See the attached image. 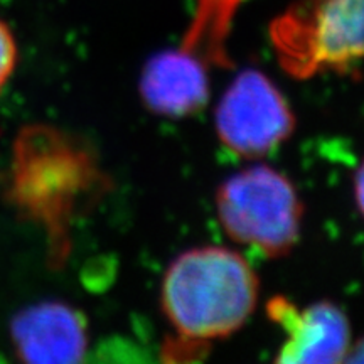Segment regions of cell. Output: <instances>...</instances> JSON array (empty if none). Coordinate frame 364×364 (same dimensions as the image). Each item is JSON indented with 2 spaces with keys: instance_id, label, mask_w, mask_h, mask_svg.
<instances>
[{
  "instance_id": "8992f818",
  "label": "cell",
  "mask_w": 364,
  "mask_h": 364,
  "mask_svg": "<svg viewBox=\"0 0 364 364\" xmlns=\"http://www.w3.org/2000/svg\"><path fill=\"white\" fill-rule=\"evenodd\" d=\"M267 314L287 336L275 363H344L353 346L348 317L329 300L299 309L285 297H275L267 304Z\"/></svg>"
},
{
  "instance_id": "5b68a950",
  "label": "cell",
  "mask_w": 364,
  "mask_h": 364,
  "mask_svg": "<svg viewBox=\"0 0 364 364\" xmlns=\"http://www.w3.org/2000/svg\"><path fill=\"white\" fill-rule=\"evenodd\" d=\"M294 129L295 117L289 102L262 71L240 73L218 105V136L241 157L267 156Z\"/></svg>"
},
{
  "instance_id": "6da1fadb",
  "label": "cell",
  "mask_w": 364,
  "mask_h": 364,
  "mask_svg": "<svg viewBox=\"0 0 364 364\" xmlns=\"http://www.w3.org/2000/svg\"><path fill=\"white\" fill-rule=\"evenodd\" d=\"M110 189V179L93 149L56 127L27 125L17 134L6 176V196L24 216L44 230L53 268L71 253V228Z\"/></svg>"
},
{
  "instance_id": "277c9868",
  "label": "cell",
  "mask_w": 364,
  "mask_h": 364,
  "mask_svg": "<svg viewBox=\"0 0 364 364\" xmlns=\"http://www.w3.org/2000/svg\"><path fill=\"white\" fill-rule=\"evenodd\" d=\"M216 211L226 235L268 258L297 245L304 206L289 177L265 164L228 177L216 193Z\"/></svg>"
},
{
  "instance_id": "3957f363",
  "label": "cell",
  "mask_w": 364,
  "mask_h": 364,
  "mask_svg": "<svg viewBox=\"0 0 364 364\" xmlns=\"http://www.w3.org/2000/svg\"><path fill=\"white\" fill-rule=\"evenodd\" d=\"M272 46L290 76L321 73L359 78L363 0H297L270 26Z\"/></svg>"
},
{
  "instance_id": "52a82bcc",
  "label": "cell",
  "mask_w": 364,
  "mask_h": 364,
  "mask_svg": "<svg viewBox=\"0 0 364 364\" xmlns=\"http://www.w3.org/2000/svg\"><path fill=\"white\" fill-rule=\"evenodd\" d=\"M11 338L19 359L31 364L81 363L88 351L85 316L58 300H46L16 314Z\"/></svg>"
},
{
  "instance_id": "7a4b0ae2",
  "label": "cell",
  "mask_w": 364,
  "mask_h": 364,
  "mask_svg": "<svg viewBox=\"0 0 364 364\" xmlns=\"http://www.w3.org/2000/svg\"><path fill=\"white\" fill-rule=\"evenodd\" d=\"M260 282L238 252L201 247L171 263L162 280V311L174 336L166 341V361H194L213 341L243 327L258 302Z\"/></svg>"
},
{
  "instance_id": "9c48e42d",
  "label": "cell",
  "mask_w": 364,
  "mask_h": 364,
  "mask_svg": "<svg viewBox=\"0 0 364 364\" xmlns=\"http://www.w3.org/2000/svg\"><path fill=\"white\" fill-rule=\"evenodd\" d=\"M245 0H196L193 21L181 41V49L209 66L233 68L226 43L238 9Z\"/></svg>"
},
{
  "instance_id": "30bf717a",
  "label": "cell",
  "mask_w": 364,
  "mask_h": 364,
  "mask_svg": "<svg viewBox=\"0 0 364 364\" xmlns=\"http://www.w3.org/2000/svg\"><path fill=\"white\" fill-rule=\"evenodd\" d=\"M17 65V44L9 26L0 19V91L11 80Z\"/></svg>"
},
{
  "instance_id": "ba28073f",
  "label": "cell",
  "mask_w": 364,
  "mask_h": 364,
  "mask_svg": "<svg viewBox=\"0 0 364 364\" xmlns=\"http://www.w3.org/2000/svg\"><path fill=\"white\" fill-rule=\"evenodd\" d=\"M145 107L164 117H188L209 100L208 66L184 49H169L152 56L140 76Z\"/></svg>"
}]
</instances>
